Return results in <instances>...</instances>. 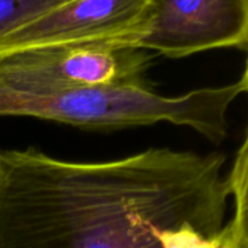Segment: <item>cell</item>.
I'll return each instance as SVG.
<instances>
[{
  "label": "cell",
  "instance_id": "6da1fadb",
  "mask_svg": "<svg viewBox=\"0 0 248 248\" xmlns=\"http://www.w3.org/2000/svg\"><path fill=\"white\" fill-rule=\"evenodd\" d=\"M225 158L167 148L75 162L0 151V248H191L223 228Z\"/></svg>",
  "mask_w": 248,
  "mask_h": 248
},
{
  "label": "cell",
  "instance_id": "7a4b0ae2",
  "mask_svg": "<svg viewBox=\"0 0 248 248\" xmlns=\"http://www.w3.org/2000/svg\"><path fill=\"white\" fill-rule=\"evenodd\" d=\"M244 91L242 82L202 88L181 96L156 93L149 83L99 86L40 98L0 101V117L24 115L86 129H124L170 121L188 126L212 142L228 135V109Z\"/></svg>",
  "mask_w": 248,
  "mask_h": 248
},
{
  "label": "cell",
  "instance_id": "3957f363",
  "mask_svg": "<svg viewBox=\"0 0 248 248\" xmlns=\"http://www.w3.org/2000/svg\"><path fill=\"white\" fill-rule=\"evenodd\" d=\"M151 12V0H66L38 19L0 40V54L82 43L138 47Z\"/></svg>",
  "mask_w": 248,
  "mask_h": 248
},
{
  "label": "cell",
  "instance_id": "277c9868",
  "mask_svg": "<svg viewBox=\"0 0 248 248\" xmlns=\"http://www.w3.org/2000/svg\"><path fill=\"white\" fill-rule=\"evenodd\" d=\"M139 48L171 59L213 48H248V0H151Z\"/></svg>",
  "mask_w": 248,
  "mask_h": 248
},
{
  "label": "cell",
  "instance_id": "5b68a950",
  "mask_svg": "<svg viewBox=\"0 0 248 248\" xmlns=\"http://www.w3.org/2000/svg\"><path fill=\"white\" fill-rule=\"evenodd\" d=\"M226 180L235 200L233 217L225 225L228 236L232 248H248V133Z\"/></svg>",
  "mask_w": 248,
  "mask_h": 248
},
{
  "label": "cell",
  "instance_id": "8992f818",
  "mask_svg": "<svg viewBox=\"0 0 248 248\" xmlns=\"http://www.w3.org/2000/svg\"><path fill=\"white\" fill-rule=\"evenodd\" d=\"M64 2L66 0H0V40Z\"/></svg>",
  "mask_w": 248,
  "mask_h": 248
},
{
  "label": "cell",
  "instance_id": "52a82bcc",
  "mask_svg": "<svg viewBox=\"0 0 248 248\" xmlns=\"http://www.w3.org/2000/svg\"><path fill=\"white\" fill-rule=\"evenodd\" d=\"M242 85H244V91L248 92V60H247V69H245V73H244V78L241 79Z\"/></svg>",
  "mask_w": 248,
  "mask_h": 248
}]
</instances>
